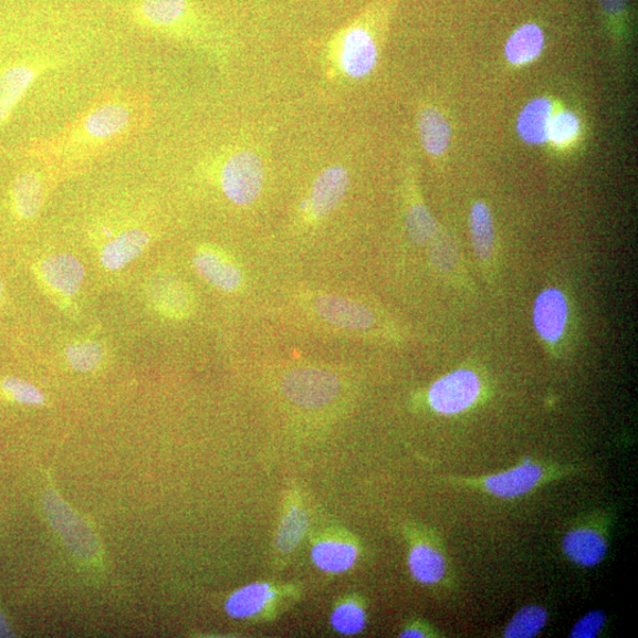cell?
Instances as JSON below:
<instances>
[{"mask_svg":"<svg viewBox=\"0 0 638 638\" xmlns=\"http://www.w3.org/2000/svg\"><path fill=\"white\" fill-rule=\"evenodd\" d=\"M67 364L80 373H90L100 367L105 358V349L100 343L82 341L71 344L65 349Z\"/></svg>","mask_w":638,"mask_h":638,"instance_id":"cell-31","label":"cell"},{"mask_svg":"<svg viewBox=\"0 0 638 638\" xmlns=\"http://www.w3.org/2000/svg\"><path fill=\"white\" fill-rule=\"evenodd\" d=\"M133 14L143 29L169 40L222 54L223 41L192 0H136Z\"/></svg>","mask_w":638,"mask_h":638,"instance_id":"cell-3","label":"cell"},{"mask_svg":"<svg viewBox=\"0 0 638 638\" xmlns=\"http://www.w3.org/2000/svg\"><path fill=\"white\" fill-rule=\"evenodd\" d=\"M426 631L417 628V627H410L407 628L406 630L402 631L401 637L405 638H419V637H426Z\"/></svg>","mask_w":638,"mask_h":638,"instance_id":"cell-37","label":"cell"},{"mask_svg":"<svg viewBox=\"0 0 638 638\" xmlns=\"http://www.w3.org/2000/svg\"><path fill=\"white\" fill-rule=\"evenodd\" d=\"M0 291H2V285H0Z\"/></svg>","mask_w":638,"mask_h":638,"instance_id":"cell-38","label":"cell"},{"mask_svg":"<svg viewBox=\"0 0 638 638\" xmlns=\"http://www.w3.org/2000/svg\"><path fill=\"white\" fill-rule=\"evenodd\" d=\"M194 264L201 278L217 289L236 292L243 285V273L229 255L221 251L202 247L194 258Z\"/></svg>","mask_w":638,"mask_h":638,"instance_id":"cell-12","label":"cell"},{"mask_svg":"<svg viewBox=\"0 0 638 638\" xmlns=\"http://www.w3.org/2000/svg\"><path fill=\"white\" fill-rule=\"evenodd\" d=\"M551 474L543 464L526 459L515 468L489 477L452 480L466 487L482 489L498 498L514 499L536 490Z\"/></svg>","mask_w":638,"mask_h":638,"instance_id":"cell-6","label":"cell"},{"mask_svg":"<svg viewBox=\"0 0 638 638\" xmlns=\"http://www.w3.org/2000/svg\"><path fill=\"white\" fill-rule=\"evenodd\" d=\"M452 251L446 245L435 247L432 251L435 264L441 269L446 270L452 265Z\"/></svg>","mask_w":638,"mask_h":638,"instance_id":"cell-35","label":"cell"},{"mask_svg":"<svg viewBox=\"0 0 638 638\" xmlns=\"http://www.w3.org/2000/svg\"><path fill=\"white\" fill-rule=\"evenodd\" d=\"M581 135V118L574 112H555L550 121L547 143L557 149H566L576 145Z\"/></svg>","mask_w":638,"mask_h":638,"instance_id":"cell-26","label":"cell"},{"mask_svg":"<svg viewBox=\"0 0 638 638\" xmlns=\"http://www.w3.org/2000/svg\"><path fill=\"white\" fill-rule=\"evenodd\" d=\"M562 547L568 559L583 567L599 565L608 554L605 534L593 527H578L567 532Z\"/></svg>","mask_w":638,"mask_h":638,"instance_id":"cell-15","label":"cell"},{"mask_svg":"<svg viewBox=\"0 0 638 638\" xmlns=\"http://www.w3.org/2000/svg\"><path fill=\"white\" fill-rule=\"evenodd\" d=\"M150 243L149 233L143 229H128L108 241L101 251V264L117 271L142 255Z\"/></svg>","mask_w":638,"mask_h":638,"instance_id":"cell-17","label":"cell"},{"mask_svg":"<svg viewBox=\"0 0 638 638\" xmlns=\"http://www.w3.org/2000/svg\"><path fill=\"white\" fill-rule=\"evenodd\" d=\"M147 102L132 94L100 100L39 147L53 160H77L123 143L147 119Z\"/></svg>","mask_w":638,"mask_h":638,"instance_id":"cell-1","label":"cell"},{"mask_svg":"<svg viewBox=\"0 0 638 638\" xmlns=\"http://www.w3.org/2000/svg\"><path fill=\"white\" fill-rule=\"evenodd\" d=\"M308 526L306 513L299 506L291 509L283 516L278 533V546L282 552L295 550L303 541Z\"/></svg>","mask_w":638,"mask_h":638,"instance_id":"cell-30","label":"cell"},{"mask_svg":"<svg viewBox=\"0 0 638 638\" xmlns=\"http://www.w3.org/2000/svg\"><path fill=\"white\" fill-rule=\"evenodd\" d=\"M568 307L563 292L551 287L541 293L533 308V323L542 339L557 343L564 335Z\"/></svg>","mask_w":638,"mask_h":638,"instance_id":"cell-13","label":"cell"},{"mask_svg":"<svg viewBox=\"0 0 638 638\" xmlns=\"http://www.w3.org/2000/svg\"><path fill=\"white\" fill-rule=\"evenodd\" d=\"M13 631L6 618V616L0 613V637H12Z\"/></svg>","mask_w":638,"mask_h":638,"instance_id":"cell-36","label":"cell"},{"mask_svg":"<svg viewBox=\"0 0 638 638\" xmlns=\"http://www.w3.org/2000/svg\"><path fill=\"white\" fill-rule=\"evenodd\" d=\"M607 624V615L600 610H594L584 615L571 631L572 638H595Z\"/></svg>","mask_w":638,"mask_h":638,"instance_id":"cell-34","label":"cell"},{"mask_svg":"<svg viewBox=\"0 0 638 638\" xmlns=\"http://www.w3.org/2000/svg\"><path fill=\"white\" fill-rule=\"evenodd\" d=\"M407 230L417 244H426L437 232V223L425 203L417 197L410 200L407 211Z\"/></svg>","mask_w":638,"mask_h":638,"instance_id":"cell-29","label":"cell"},{"mask_svg":"<svg viewBox=\"0 0 638 638\" xmlns=\"http://www.w3.org/2000/svg\"><path fill=\"white\" fill-rule=\"evenodd\" d=\"M45 285L64 297H74L82 286L84 269L71 254H56L45 258L40 265Z\"/></svg>","mask_w":638,"mask_h":638,"instance_id":"cell-14","label":"cell"},{"mask_svg":"<svg viewBox=\"0 0 638 638\" xmlns=\"http://www.w3.org/2000/svg\"><path fill=\"white\" fill-rule=\"evenodd\" d=\"M275 593L266 583H253L233 593L227 602V613L233 618H250L261 614L273 600Z\"/></svg>","mask_w":638,"mask_h":638,"instance_id":"cell-23","label":"cell"},{"mask_svg":"<svg viewBox=\"0 0 638 638\" xmlns=\"http://www.w3.org/2000/svg\"><path fill=\"white\" fill-rule=\"evenodd\" d=\"M265 179V164L261 155L251 148H231L219 159L218 181L221 192L237 206H251L260 199Z\"/></svg>","mask_w":638,"mask_h":638,"instance_id":"cell-4","label":"cell"},{"mask_svg":"<svg viewBox=\"0 0 638 638\" xmlns=\"http://www.w3.org/2000/svg\"><path fill=\"white\" fill-rule=\"evenodd\" d=\"M420 143L429 157L440 158L450 149L452 128L446 116L433 106H423L417 118Z\"/></svg>","mask_w":638,"mask_h":638,"instance_id":"cell-18","label":"cell"},{"mask_svg":"<svg viewBox=\"0 0 638 638\" xmlns=\"http://www.w3.org/2000/svg\"><path fill=\"white\" fill-rule=\"evenodd\" d=\"M399 0H372L352 22L335 32L324 55L331 79L360 81L375 72Z\"/></svg>","mask_w":638,"mask_h":638,"instance_id":"cell-2","label":"cell"},{"mask_svg":"<svg viewBox=\"0 0 638 638\" xmlns=\"http://www.w3.org/2000/svg\"><path fill=\"white\" fill-rule=\"evenodd\" d=\"M285 398L306 409H318L334 402L341 391L339 378L327 370L302 367L290 370L282 379Z\"/></svg>","mask_w":638,"mask_h":638,"instance_id":"cell-5","label":"cell"},{"mask_svg":"<svg viewBox=\"0 0 638 638\" xmlns=\"http://www.w3.org/2000/svg\"><path fill=\"white\" fill-rule=\"evenodd\" d=\"M45 196L42 176L36 170H25L15 178L12 186V205L17 216L30 220L39 216Z\"/></svg>","mask_w":638,"mask_h":638,"instance_id":"cell-21","label":"cell"},{"mask_svg":"<svg viewBox=\"0 0 638 638\" xmlns=\"http://www.w3.org/2000/svg\"><path fill=\"white\" fill-rule=\"evenodd\" d=\"M358 557L355 545L339 541H322L312 551V559L320 571L342 574L351 571Z\"/></svg>","mask_w":638,"mask_h":638,"instance_id":"cell-24","label":"cell"},{"mask_svg":"<svg viewBox=\"0 0 638 638\" xmlns=\"http://www.w3.org/2000/svg\"><path fill=\"white\" fill-rule=\"evenodd\" d=\"M366 624V611L355 602L343 603L332 615V626L342 635L359 634Z\"/></svg>","mask_w":638,"mask_h":638,"instance_id":"cell-32","label":"cell"},{"mask_svg":"<svg viewBox=\"0 0 638 638\" xmlns=\"http://www.w3.org/2000/svg\"><path fill=\"white\" fill-rule=\"evenodd\" d=\"M548 613L541 606H526L516 613L504 630L505 638L536 637L546 627Z\"/></svg>","mask_w":638,"mask_h":638,"instance_id":"cell-27","label":"cell"},{"mask_svg":"<svg viewBox=\"0 0 638 638\" xmlns=\"http://www.w3.org/2000/svg\"><path fill=\"white\" fill-rule=\"evenodd\" d=\"M408 567L412 578L423 585L440 583L447 573L442 552L428 543H418L410 548Z\"/></svg>","mask_w":638,"mask_h":638,"instance_id":"cell-22","label":"cell"},{"mask_svg":"<svg viewBox=\"0 0 638 638\" xmlns=\"http://www.w3.org/2000/svg\"><path fill=\"white\" fill-rule=\"evenodd\" d=\"M44 500L48 519L65 544L77 556L93 557L96 554L97 543L92 531L54 493L46 494Z\"/></svg>","mask_w":638,"mask_h":638,"instance_id":"cell-9","label":"cell"},{"mask_svg":"<svg viewBox=\"0 0 638 638\" xmlns=\"http://www.w3.org/2000/svg\"><path fill=\"white\" fill-rule=\"evenodd\" d=\"M2 389L15 402L27 406H42L45 404L44 395L24 379L9 377L2 383Z\"/></svg>","mask_w":638,"mask_h":638,"instance_id":"cell-33","label":"cell"},{"mask_svg":"<svg viewBox=\"0 0 638 638\" xmlns=\"http://www.w3.org/2000/svg\"><path fill=\"white\" fill-rule=\"evenodd\" d=\"M314 308L320 318L338 330L367 331L375 324L370 308L351 299L322 295L315 299Z\"/></svg>","mask_w":638,"mask_h":638,"instance_id":"cell-11","label":"cell"},{"mask_svg":"<svg viewBox=\"0 0 638 638\" xmlns=\"http://www.w3.org/2000/svg\"><path fill=\"white\" fill-rule=\"evenodd\" d=\"M603 21L610 38L616 42H625L629 33L630 0H597Z\"/></svg>","mask_w":638,"mask_h":638,"instance_id":"cell-28","label":"cell"},{"mask_svg":"<svg viewBox=\"0 0 638 638\" xmlns=\"http://www.w3.org/2000/svg\"><path fill=\"white\" fill-rule=\"evenodd\" d=\"M470 229L472 243L480 260H489L494 252L495 231L491 211L484 201H478L472 206Z\"/></svg>","mask_w":638,"mask_h":638,"instance_id":"cell-25","label":"cell"},{"mask_svg":"<svg viewBox=\"0 0 638 638\" xmlns=\"http://www.w3.org/2000/svg\"><path fill=\"white\" fill-rule=\"evenodd\" d=\"M48 69L45 60L29 61L13 64L0 74V126Z\"/></svg>","mask_w":638,"mask_h":638,"instance_id":"cell-10","label":"cell"},{"mask_svg":"<svg viewBox=\"0 0 638 638\" xmlns=\"http://www.w3.org/2000/svg\"><path fill=\"white\" fill-rule=\"evenodd\" d=\"M545 48V33L536 23H526L512 32L505 45V57L513 66L536 62Z\"/></svg>","mask_w":638,"mask_h":638,"instance_id":"cell-20","label":"cell"},{"mask_svg":"<svg viewBox=\"0 0 638 638\" xmlns=\"http://www.w3.org/2000/svg\"><path fill=\"white\" fill-rule=\"evenodd\" d=\"M149 293L155 308L166 317L181 320L192 313V292L178 280H157L150 285Z\"/></svg>","mask_w":638,"mask_h":638,"instance_id":"cell-16","label":"cell"},{"mask_svg":"<svg viewBox=\"0 0 638 638\" xmlns=\"http://www.w3.org/2000/svg\"><path fill=\"white\" fill-rule=\"evenodd\" d=\"M351 187V174L343 165L324 168L313 182L302 206L304 220L310 226L330 217L341 205Z\"/></svg>","mask_w":638,"mask_h":638,"instance_id":"cell-8","label":"cell"},{"mask_svg":"<svg viewBox=\"0 0 638 638\" xmlns=\"http://www.w3.org/2000/svg\"><path fill=\"white\" fill-rule=\"evenodd\" d=\"M481 395L479 376L469 369H459L442 376L428 391L430 408L441 416H457L472 408Z\"/></svg>","mask_w":638,"mask_h":638,"instance_id":"cell-7","label":"cell"},{"mask_svg":"<svg viewBox=\"0 0 638 638\" xmlns=\"http://www.w3.org/2000/svg\"><path fill=\"white\" fill-rule=\"evenodd\" d=\"M555 103L548 97H537L527 103L516 119V130L521 139L531 146L547 143L548 126L554 116Z\"/></svg>","mask_w":638,"mask_h":638,"instance_id":"cell-19","label":"cell"}]
</instances>
